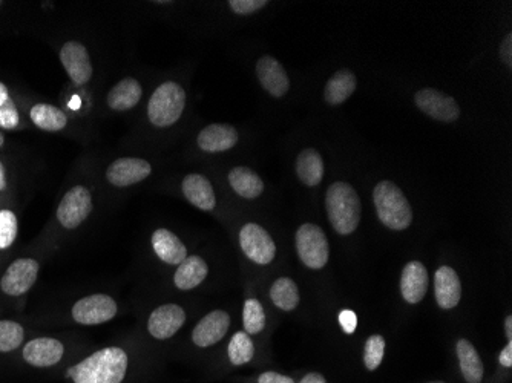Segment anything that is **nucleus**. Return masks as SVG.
<instances>
[{"label":"nucleus","mask_w":512,"mask_h":383,"mask_svg":"<svg viewBox=\"0 0 512 383\" xmlns=\"http://www.w3.org/2000/svg\"><path fill=\"white\" fill-rule=\"evenodd\" d=\"M19 125V111H17L13 99H10L4 106H0V128L11 131V129H16Z\"/></svg>","instance_id":"36"},{"label":"nucleus","mask_w":512,"mask_h":383,"mask_svg":"<svg viewBox=\"0 0 512 383\" xmlns=\"http://www.w3.org/2000/svg\"><path fill=\"white\" fill-rule=\"evenodd\" d=\"M256 76L264 91L269 92L275 99H281L289 92L290 79L286 69L275 57L263 56L256 62Z\"/></svg>","instance_id":"16"},{"label":"nucleus","mask_w":512,"mask_h":383,"mask_svg":"<svg viewBox=\"0 0 512 383\" xmlns=\"http://www.w3.org/2000/svg\"><path fill=\"white\" fill-rule=\"evenodd\" d=\"M229 313L224 310H214L207 313L192 331V342L198 348H209L217 345L218 342L226 338L227 331L230 328Z\"/></svg>","instance_id":"15"},{"label":"nucleus","mask_w":512,"mask_h":383,"mask_svg":"<svg viewBox=\"0 0 512 383\" xmlns=\"http://www.w3.org/2000/svg\"><path fill=\"white\" fill-rule=\"evenodd\" d=\"M243 325L244 331H246L249 336H256V334L263 333L264 328H266V311H264L263 304H261L258 299L249 298L244 302Z\"/></svg>","instance_id":"32"},{"label":"nucleus","mask_w":512,"mask_h":383,"mask_svg":"<svg viewBox=\"0 0 512 383\" xmlns=\"http://www.w3.org/2000/svg\"><path fill=\"white\" fill-rule=\"evenodd\" d=\"M457 356H459L460 370L468 383H482L483 362L474 345L467 339L457 342Z\"/></svg>","instance_id":"27"},{"label":"nucleus","mask_w":512,"mask_h":383,"mask_svg":"<svg viewBox=\"0 0 512 383\" xmlns=\"http://www.w3.org/2000/svg\"><path fill=\"white\" fill-rule=\"evenodd\" d=\"M8 180H7V172H5V166L2 161H0V192H4L7 189Z\"/></svg>","instance_id":"42"},{"label":"nucleus","mask_w":512,"mask_h":383,"mask_svg":"<svg viewBox=\"0 0 512 383\" xmlns=\"http://www.w3.org/2000/svg\"><path fill=\"white\" fill-rule=\"evenodd\" d=\"M151 247L157 258L168 266H180L188 258V249L183 241L165 227L155 230L151 236Z\"/></svg>","instance_id":"18"},{"label":"nucleus","mask_w":512,"mask_h":383,"mask_svg":"<svg viewBox=\"0 0 512 383\" xmlns=\"http://www.w3.org/2000/svg\"><path fill=\"white\" fill-rule=\"evenodd\" d=\"M69 347L65 341L53 336L30 339L20 348L23 364L31 370L50 371L62 367L68 359Z\"/></svg>","instance_id":"5"},{"label":"nucleus","mask_w":512,"mask_h":383,"mask_svg":"<svg viewBox=\"0 0 512 383\" xmlns=\"http://www.w3.org/2000/svg\"><path fill=\"white\" fill-rule=\"evenodd\" d=\"M296 250L299 259L309 269L319 270L329 262V239L324 230L315 224H302L296 232Z\"/></svg>","instance_id":"8"},{"label":"nucleus","mask_w":512,"mask_h":383,"mask_svg":"<svg viewBox=\"0 0 512 383\" xmlns=\"http://www.w3.org/2000/svg\"><path fill=\"white\" fill-rule=\"evenodd\" d=\"M94 212V197L91 189L76 184L63 195L56 210V220L60 229L74 232L80 229Z\"/></svg>","instance_id":"6"},{"label":"nucleus","mask_w":512,"mask_h":383,"mask_svg":"<svg viewBox=\"0 0 512 383\" xmlns=\"http://www.w3.org/2000/svg\"><path fill=\"white\" fill-rule=\"evenodd\" d=\"M258 383H295L292 377L284 374L275 373V371H266L258 377Z\"/></svg>","instance_id":"39"},{"label":"nucleus","mask_w":512,"mask_h":383,"mask_svg":"<svg viewBox=\"0 0 512 383\" xmlns=\"http://www.w3.org/2000/svg\"><path fill=\"white\" fill-rule=\"evenodd\" d=\"M379 220L388 229L405 230L413 221V210L404 192L391 181H381L373 192Z\"/></svg>","instance_id":"4"},{"label":"nucleus","mask_w":512,"mask_h":383,"mask_svg":"<svg viewBox=\"0 0 512 383\" xmlns=\"http://www.w3.org/2000/svg\"><path fill=\"white\" fill-rule=\"evenodd\" d=\"M500 59L508 68L512 66V33H508L500 45Z\"/></svg>","instance_id":"38"},{"label":"nucleus","mask_w":512,"mask_h":383,"mask_svg":"<svg viewBox=\"0 0 512 383\" xmlns=\"http://www.w3.org/2000/svg\"><path fill=\"white\" fill-rule=\"evenodd\" d=\"M120 313V305L108 293H91L74 302L71 319L83 327H99L114 321Z\"/></svg>","instance_id":"7"},{"label":"nucleus","mask_w":512,"mask_h":383,"mask_svg":"<svg viewBox=\"0 0 512 383\" xmlns=\"http://www.w3.org/2000/svg\"><path fill=\"white\" fill-rule=\"evenodd\" d=\"M63 376L68 383H138L140 364L135 347L108 344L76 359Z\"/></svg>","instance_id":"1"},{"label":"nucleus","mask_w":512,"mask_h":383,"mask_svg":"<svg viewBox=\"0 0 512 383\" xmlns=\"http://www.w3.org/2000/svg\"><path fill=\"white\" fill-rule=\"evenodd\" d=\"M30 117L37 128L46 132H60L68 125V115L62 109L48 103L34 105L30 111Z\"/></svg>","instance_id":"28"},{"label":"nucleus","mask_w":512,"mask_h":383,"mask_svg":"<svg viewBox=\"0 0 512 383\" xmlns=\"http://www.w3.org/2000/svg\"><path fill=\"white\" fill-rule=\"evenodd\" d=\"M2 5H4V4H2V2H0V7H2Z\"/></svg>","instance_id":"47"},{"label":"nucleus","mask_w":512,"mask_h":383,"mask_svg":"<svg viewBox=\"0 0 512 383\" xmlns=\"http://www.w3.org/2000/svg\"><path fill=\"white\" fill-rule=\"evenodd\" d=\"M5 145V137H4V134H2V132H0V148H2V146Z\"/></svg>","instance_id":"45"},{"label":"nucleus","mask_w":512,"mask_h":383,"mask_svg":"<svg viewBox=\"0 0 512 383\" xmlns=\"http://www.w3.org/2000/svg\"><path fill=\"white\" fill-rule=\"evenodd\" d=\"M240 247L247 259L258 266H267L276 256V244L263 226L247 223L241 227Z\"/></svg>","instance_id":"10"},{"label":"nucleus","mask_w":512,"mask_h":383,"mask_svg":"<svg viewBox=\"0 0 512 383\" xmlns=\"http://www.w3.org/2000/svg\"><path fill=\"white\" fill-rule=\"evenodd\" d=\"M339 324H341L342 330L347 334L355 333L356 327H358V316L355 311L342 310L339 313Z\"/></svg>","instance_id":"37"},{"label":"nucleus","mask_w":512,"mask_h":383,"mask_svg":"<svg viewBox=\"0 0 512 383\" xmlns=\"http://www.w3.org/2000/svg\"><path fill=\"white\" fill-rule=\"evenodd\" d=\"M434 293L440 308L451 310L457 307L462 298V284L459 275L451 267L444 266L434 275Z\"/></svg>","instance_id":"22"},{"label":"nucleus","mask_w":512,"mask_h":383,"mask_svg":"<svg viewBox=\"0 0 512 383\" xmlns=\"http://www.w3.org/2000/svg\"><path fill=\"white\" fill-rule=\"evenodd\" d=\"M186 108V91L177 82L161 83L148 102V120L155 128H171Z\"/></svg>","instance_id":"3"},{"label":"nucleus","mask_w":512,"mask_h":383,"mask_svg":"<svg viewBox=\"0 0 512 383\" xmlns=\"http://www.w3.org/2000/svg\"><path fill=\"white\" fill-rule=\"evenodd\" d=\"M152 174V164L138 157H122L106 167L105 177L111 186L126 189L148 180Z\"/></svg>","instance_id":"12"},{"label":"nucleus","mask_w":512,"mask_h":383,"mask_svg":"<svg viewBox=\"0 0 512 383\" xmlns=\"http://www.w3.org/2000/svg\"><path fill=\"white\" fill-rule=\"evenodd\" d=\"M209 275V266L201 256H188L174 273V285L178 290L188 292L197 289Z\"/></svg>","instance_id":"23"},{"label":"nucleus","mask_w":512,"mask_h":383,"mask_svg":"<svg viewBox=\"0 0 512 383\" xmlns=\"http://www.w3.org/2000/svg\"><path fill=\"white\" fill-rule=\"evenodd\" d=\"M430 383H445V382H430Z\"/></svg>","instance_id":"46"},{"label":"nucleus","mask_w":512,"mask_h":383,"mask_svg":"<svg viewBox=\"0 0 512 383\" xmlns=\"http://www.w3.org/2000/svg\"><path fill=\"white\" fill-rule=\"evenodd\" d=\"M299 383H327V380H325V377L322 376V374L310 373L307 374V376Z\"/></svg>","instance_id":"41"},{"label":"nucleus","mask_w":512,"mask_h":383,"mask_svg":"<svg viewBox=\"0 0 512 383\" xmlns=\"http://www.w3.org/2000/svg\"><path fill=\"white\" fill-rule=\"evenodd\" d=\"M19 221L13 210H0V250H8L16 243Z\"/></svg>","instance_id":"33"},{"label":"nucleus","mask_w":512,"mask_h":383,"mask_svg":"<svg viewBox=\"0 0 512 383\" xmlns=\"http://www.w3.org/2000/svg\"><path fill=\"white\" fill-rule=\"evenodd\" d=\"M238 140H240V135L234 126L226 125V123H214V125L201 129L197 137V145L203 152L218 154V152L234 149Z\"/></svg>","instance_id":"17"},{"label":"nucleus","mask_w":512,"mask_h":383,"mask_svg":"<svg viewBox=\"0 0 512 383\" xmlns=\"http://www.w3.org/2000/svg\"><path fill=\"white\" fill-rule=\"evenodd\" d=\"M40 262L30 256L14 259L0 276V292L8 298H20L27 295L37 282Z\"/></svg>","instance_id":"9"},{"label":"nucleus","mask_w":512,"mask_h":383,"mask_svg":"<svg viewBox=\"0 0 512 383\" xmlns=\"http://www.w3.org/2000/svg\"><path fill=\"white\" fill-rule=\"evenodd\" d=\"M10 99V91L4 83L0 82V106H4Z\"/></svg>","instance_id":"43"},{"label":"nucleus","mask_w":512,"mask_h":383,"mask_svg":"<svg viewBox=\"0 0 512 383\" xmlns=\"http://www.w3.org/2000/svg\"><path fill=\"white\" fill-rule=\"evenodd\" d=\"M143 99V86L134 77L115 83L106 94V105L114 112L132 111Z\"/></svg>","instance_id":"19"},{"label":"nucleus","mask_w":512,"mask_h":383,"mask_svg":"<svg viewBox=\"0 0 512 383\" xmlns=\"http://www.w3.org/2000/svg\"><path fill=\"white\" fill-rule=\"evenodd\" d=\"M227 356L234 367H243L255 357V344L246 331H237L230 339Z\"/></svg>","instance_id":"30"},{"label":"nucleus","mask_w":512,"mask_h":383,"mask_svg":"<svg viewBox=\"0 0 512 383\" xmlns=\"http://www.w3.org/2000/svg\"><path fill=\"white\" fill-rule=\"evenodd\" d=\"M296 174L309 187L318 186L324 177V161L315 149H304L296 160Z\"/></svg>","instance_id":"26"},{"label":"nucleus","mask_w":512,"mask_h":383,"mask_svg":"<svg viewBox=\"0 0 512 383\" xmlns=\"http://www.w3.org/2000/svg\"><path fill=\"white\" fill-rule=\"evenodd\" d=\"M186 324V311L178 304H163L151 311L146 331L155 341H168Z\"/></svg>","instance_id":"13"},{"label":"nucleus","mask_w":512,"mask_h":383,"mask_svg":"<svg viewBox=\"0 0 512 383\" xmlns=\"http://www.w3.org/2000/svg\"><path fill=\"white\" fill-rule=\"evenodd\" d=\"M181 189H183L184 198L197 209L212 212L217 207L214 187L204 175L189 174L188 177H184Z\"/></svg>","instance_id":"20"},{"label":"nucleus","mask_w":512,"mask_h":383,"mask_svg":"<svg viewBox=\"0 0 512 383\" xmlns=\"http://www.w3.org/2000/svg\"><path fill=\"white\" fill-rule=\"evenodd\" d=\"M385 353V341L382 336L379 334H375V336H370L368 338L367 344H365L364 351V362L365 367L370 371H375L379 365L382 364V359H384Z\"/></svg>","instance_id":"34"},{"label":"nucleus","mask_w":512,"mask_h":383,"mask_svg":"<svg viewBox=\"0 0 512 383\" xmlns=\"http://www.w3.org/2000/svg\"><path fill=\"white\" fill-rule=\"evenodd\" d=\"M229 184L244 200H255L263 195L264 181L250 167L237 166L229 172Z\"/></svg>","instance_id":"24"},{"label":"nucleus","mask_w":512,"mask_h":383,"mask_svg":"<svg viewBox=\"0 0 512 383\" xmlns=\"http://www.w3.org/2000/svg\"><path fill=\"white\" fill-rule=\"evenodd\" d=\"M356 76L350 69H341L327 82L324 89L325 102L332 106L341 105L356 91Z\"/></svg>","instance_id":"25"},{"label":"nucleus","mask_w":512,"mask_h":383,"mask_svg":"<svg viewBox=\"0 0 512 383\" xmlns=\"http://www.w3.org/2000/svg\"><path fill=\"white\" fill-rule=\"evenodd\" d=\"M267 0H230L229 8L238 16H250L267 7Z\"/></svg>","instance_id":"35"},{"label":"nucleus","mask_w":512,"mask_h":383,"mask_svg":"<svg viewBox=\"0 0 512 383\" xmlns=\"http://www.w3.org/2000/svg\"><path fill=\"white\" fill-rule=\"evenodd\" d=\"M27 331L13 319H2L0 321V354H11L20 350L25 344Z\"/></svg>","instance_id":"31"},{"label":"nucleus","mask_w":512,"mask_h":383,"mask_svg":"<svg viewBox=\"0 0 512 383\" xmlns=\"http://www.w3.org/2000/svg\"><path fill=\"white\" fill-rule=\"evenodd\" d=\"M60 63L65 68L66 74L74 85H88L94 77V65L88 48L79 40H68L63 43L59 51Z\"/></svg>","instance_id":"11"},{"label":"nucleus","mask_w":512,"mask_h":383,"mask_svg":"<svg viewBox=\"0 0 512 383\" xmlns=\"http://www.w3.org/2000/svg\"><path fill=\"white\" fill-rule=\"evenodd\" d=\"M269 296L279 310L293 311L299 304L298 285L290 278L276 279L270 287Z\"/></svg>","instance_id":"29"},{"label":"nucleus","mask_w":512,"mask_h":383,"mask_svg":"<svg viewBox=\"0 0 512 383\" xmlns=\"http://www.w3.org/2000/svg\"><path fill=\"white\" fill-rule=\"evenodd\" d=\"M428 292V270L419 261L408 262L402 272L401 293L408 304H419Z\"/></svg>","instance_id":"21"},{"label":"nucleus","mask_w":512,"mask_h":383,"mask_svg":"<svg viewBox=\"0 0 512 383\" xmlns=\"http://www.w3.org/2000/svg\"><path fill=\"white\" fill-rule=\"evenodd\" d=\"M505 333L508 341H512V316H506L505 319Z\"/></svg>","instance_id":"44"},{"label":"nucleus","mask_w":512,"mask_h":383,"mask_svg":"<svg viewBox=\"0 0 512 383\" xmlns=\"http://www.w3.org/2000/svg\"><path fill=\"white\" fill-rule=\"evenodd\" d=\"M499 361L500 364L503 365V367H512V341H509L508 345H506V347L503 348L502 353H500Z\"/></svg>","instance_id":"40"},{"label":"nucleus","mask_w":512,"mask_h":383,"mask_svg":"<svg viewBox=\"0 0 512 383\" xmlns=\"http://www.w3.org/2000/svg\"><path fill=\"white\" fill-rule=\"evenodd\" d=\"M325 207L333 229L339 235H350L361 223L362 204L352 184L336 181L327 190Z\"/></svg>","instance_id":"2"},{"label":"nucleus","mask_w":512,"mask_h":383,"mask_svg":"<svg viewBox=\"0 0 512 383\" xmlns=\"http://www.w3.org/2000/svg\"><path fill=\"white\" fill-rule=\"evenodd\" d=\"M414 100H416L417 108L437 122L453 123L460 117V108L456 100L437 89H421L417 92Z\"/></svg>","instance_id":"14"}]
</instances>
